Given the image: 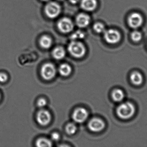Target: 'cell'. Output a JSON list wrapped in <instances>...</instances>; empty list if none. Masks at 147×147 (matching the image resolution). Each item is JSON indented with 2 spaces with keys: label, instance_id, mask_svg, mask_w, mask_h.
Segmentation results:
<instances>
[{
  "label": "cell",
  "instance_id": "6da1fadb",
  "mask_svg": "<svg viewBox=\"0 0 147 147\" xmlns=\"http://www.w3.org/2000/svg\"><path fill=\"white\" fill-rule=\"evenodd\" d=\"M134 105L130 102L120 104L117 109V114L121 119L127 120L132 117L135 113Z\"/></svg>",
  "mask_w": 147,
  "mask_h": 147
},
{
  "label": "cell",
  "instance_id": "7a4b0ae2",
  "mask_svg": "<svg viewBox=\"0 0 147 147\" xmlns=\"http://www.w3.org/2000/svg\"><path fill=\"white\" fill-rule=\"evenodd\" d=\"M68 49L71 55L77 58L84 57L86 52L84 45L81 42L75 40L69 44Z\"/></svg>",
  "mask_w": 147,
  "mask_h": 147
},
{
  "label": "cell",
  "instance_id": "3957f363",
  "mask_svg": "<svg viewBox=\"0 0 147 147\" xmlns=\"http://www.w3.org/2000/svg\"><path fill=\"white\" fill-rule=\"evenodd\" d=\"M144 19L140 13L137 12L131 13L128 16L127 22L129 26L134 29H138L143 23Z\"/></svg>",
  "mask_w": 147,
  "mask_h": 147
},
{
  "label": "cell",
  "instance_id": "277c9868",
  "mask_svg": "<svg viewBox=\"0 0 147 147\" xmlns=\"http://www.w3.org/2000/svg\"><path fill=\"white\" fill-rule=\"evenodd\" d=\"M105 40L108 44L114 45L120 42L121 39V35L118 30L115 29H109L104 33Z\"/></svg>",
  "mask_w": 147,
  "mask_h": 147
},
{
  "label": "cell",
  "instance_id": "5b68a950",
  "mask_svg": "<svg viewBox=\"0 0 147 147\" xmlns=\"http://www.w3.org/2000/svg\"><path fill=\"white\" fill-rule=\"evenodd\" d=\"M45 10L47 17L51 19H54L60 14L61 8L60 5L57 3L51 2L47 4L45 7Z\"/></svg>",
  "mask_w": 147,
  "mask_h": 147
},
{
  "label": "cell",
  "instance_id": "8992f818",
  "mask_svg": "<svg viewBox=\"0 0 147 147\" xmlns=\"http://www.w3.org/2000/svg\"><path fill=\"white\" fill-rule=\"evenodd\" d=\"M56 67L51 63H46L42 66L41 69V75L45 80H50L56 76Z\"/></svg>",
  "mask_w": 147,
  "mask_h": 147
},
{
  "label": "cell",
  "instance_id": "52a82bcc",
  "mask_svg": "<svg viewBox=\"0 0 147 147\" xmlns=\"http://www.w3.org/2000/svg\"><path fill=\"white\" fill-rule=\"evenodd\" d=\"M57 26L60 32L63 33H68L72 31L74 26L70 19L65 17L59 21Z\"/></svg>",
  "mask_w": 147,
  "mask_h": 147
},
{
  "label": "cell",
  "instance_id": "ba28073f",
  "mask_svg": "<svg viewBox=\"0 0 147 147\" xmlns=\"http://www.w3.org/2000/svg\"><path fill=\"white\" fill-rule=\"evenodd\" d=\"M88 117V112L86 109L79 108L74 111L72 118L77 123H81L84 122Z\"/></svg>",
  "mask_w": 147,
  "mask_h": 147
},
{
  "label": "cell",
  "instance_id": "9c48e42d",
  "mask_svg": "<svg viewBox=\"0 0 147 147\" xmlns=\"http://www.w3.org/2000/svg\"><path fill=\"white\" fill-rule=\"evenodd\" d=\"M105 127L104 122L98 118L92 119L88 123V128L90 131L95 133L102 131Z\"/></svg>",
  "mask_w": 147,
  "mask_h": 147
},
{
  "label": "cell",
  "instance_id": "30bf717a",
  "mask_svg": "<svg viewBox=\"0 0 147 147\" xmlns=\"http://www.w3.org/2000/svg\"><path fill=\"white\" fill-rule=\"evenodd\" d=\"M51 120V115L48 110H40L37 114V122L41 126H47L50 123Z\"/></svg>",
  "mask_w": 147,
  "mask_h": 147
},
{
  "label": "cell",
  "instance_id": "8fae6325",
  "mask_svg": "<svg viewBox=\"0 0 147 147\" xmlns=\"http://www.w3.org/2000/svg\"><path fill=\"white\" fill-rule=\"evenodd\" d=\"M90 22V18L88 15L85 14H80L77 16L76 19V24L80 28L87 27Z\"/></svg>",
  "mask_w": 147,
  "mask_h": 147
},
{
  "label": "cell",
  "instance_id": "7c38bea8",
  "mask_svg": "<svg viewBox=\"0 0 147 147\" xmlns=\"http://www.w3.org/2000/svg\"><path fill=\"white\" fill-rule=\"evenodd\" d=\"M97 6L96 0H81L80 6L84 10L92 11L96 9Z\"/></svg>",
  "mask_w": 147,
  "mask_h": 147
},
{
  "label": "cell",
  "instance_id": "4fadbf2b",
  "mask_svg": "<svg viewBox=\"0 0 147 147\" xmlns=\"http://www.w3.org/2000/svg\"><path fill=\"white\" fill-rule=\"evenodd\" d=\"M130 78L132 83L136 85H140L143 82V76L139 72L135 71L132 72Z\"/></svg>",
  "mask_w": 147,
  "mask_h": 147
},
{
  "label": "cell",
  "instance_id": "5bb4252c",
  "mask_svg": "<svg viewBox=\"0 0 147 147\" xmlns=\"http://www.w3.org/2000/svg\"><path fill=\"white\" fill-rule=\"evenodd\" d=\"M53 58L56 60H60L63 59L65 57L66 52L63 47H57L53 49L52 52Z\"/></svg>",
  "mask_w": 147,
  "mask_h": 147
},
{
  "label": "cell",
  "instance_id": "9a60e30c",
  "mask_svg": "<svg viewBox=\"0 0 147 147\" xmlns=\"http://www.w3.org/2000/svg\"><path fill=\"white\" fill-rule=\"evenodd\" d=\"M39 43L42 48L46 49H49L52 45V40L51 37L47 35H43L40 38Z\"/></svg>",
  "mask_w": 147,
  "mask_h": 147
},
{
  "label": "cell",
  "instance_id": "2e32d148",
  "mask_svg": "<svg viewBox=\"0 0 147 147\" xmlns=\"http://www.w3.org/2000/svg\"><path fill=\"white\" fill-rule=\"evenodd\" d=\"M59 73L63 77H68L72 71V69L70 66L68 64H61L59 69Z\"/></svg>",
  "mask_w": 147,
  "mask_h": 147
},
{
  "label": "cell",
  "instance_id": "e0dca14e",
  "mask_svg": "<svg viewBox=\"0 0 147 147\" xmlns=\"http://www.w3.org/2000/svg\"><path fill=\"white\" fill-rule=\"evenodd\" d=\"M111 96L112 98L115 102H120L123 100L125 95L124 92L122 90L120 89H116L113 91Z\"/></svg>",
  "mask_w": 147,
  "mask_h": 147
},
{
  "label": "cell",
  "instance_id": "ac0fdd59",
  "mask_svg": "<svg viewBox=\"0 0 147 147\" xmlns=\"http://www.w3.org/2000/svg\"><path fill=\"white\" fill-rule=\"evenodd\" d=\"M36 145L39 147H50L52 146V143L51 140L47 138H40L36 142Z\"/></svg>",
  "mask_w": 147,
  "mask_h": 147
},
{
  "label": "cell",
  "instance_id": "d6986e66",
  "mask_svg": "<svg viewBox=\"0 0 147 147\" xmlns=\"http://www.w3.org/2000/svg\"><path fill=\"white\" fill-rule=\"evenodd\" d=\"M130 38L134 42H139L142 39V34L141 32L135 29L130 34Z\"/></svg>",
  "mask_w": 147,
  "mask_h": 147
},
{
  "label": "cell",
  "instance_id": "ffe728a7",
  "mask_svg": "<svg viewBox=\"0 0 147 147\" xmlns=\"http://www.w3.org/2000/svg\"><path fill=\"white\" fill-rule=\"evenodd\" d=\"M77 130V126L74 123H69L67 124L65 128V131L68 134L72 135L75 134Z\"/></svg>",
  "mask_w": 147,
  "mask_h": 147
},
{
  "label": "cell",
  "instance_id": "44dd1931",
  "mask_svg": "<svg viewBox=\"0 0 147 147\" xmlns=\"http://www.w3.org/2000/svg\"><path fill=\"white\" fill-rule=\"evenodd\" d=\"M93 28L94 31L97 33H102L105 31V27L102 23L98 22L93 25Z\"/></svg>",
  "mask_w": 147,
  "mask_h": 147
},
{
  "label": "cell",
  "instance_id": "7402d4cb",
  "mask_svg": "<svg viewBox=\"0 0 147 147\" xmlns=\"http://www.w3.org/2000/svg\"><path fill=\"white\" fill-rule=\"evenodd\" d=\"M85 34L82 31H78L75 32L71 35V39L72 40H76L78 39H83L85 37Z\"/></svg>",
  "mask_w": 147,
  "mask_h": 147
},
{
  "label": "cell",
  "instance_id": "603a6c76",
  "mask_svg": "<svg viewBox=\"0 0 147 147\" xmlns=\"http://www.w3.org/2000/svg\"><path fill=\"white\" fill-rule=\"evenodd\" d=\"M47 104L46 100L45 98H40L39 100L38 101L37 104H38V107L40 108H43L46 106Z\"/></svg>",
  "mask_w": 147,
  "mask_h": 147
},
{
  "label": "cell",
  "instance_id": "cb8c5ba5",
  "mask_svg": "<svg viewBox=\"0 0 147 147\" xmlns=\"http://www.w3.org/2000/svg\"><path fill=\"white\" fill-rule=\"evenodd\" d=\"M8 79V76L6 73L0 72V82L2 83H5Z\"/></svg>",
  "mask_w": 147,
  "mask_h": 147
},
{
  "label": "cell",
  "instance_id": "d4e9b609",
  "mask_svg": "<svg viewBox=\"0 0 147 147\" xmlns=\"http://www.w3.org/2000/svg\"><path fill=\"white\" fill-rule=\"evenodd\" d=\"M51 138L53 141H58L60 139V135L58 133H54L52 134Z\"/></svg>",
  "mask_w": 147,
  "mask_h": 147
},
{
  "label": "cell",
  "instance_id": "484cf974",
  "mask_svg": "<svg viewBox=\"0 0 147 147\" xmlns=\"http://www.w3.org/2000/svg\"><path fill=\"white\" fill-rule=\"evenodd\" d=\"M69 1L72 4H75L78 3L80 0H69Z\"/></svg>",
  "mask_w": 147,
  "mask_h": 147
},
{
  "label": "cell",
  "instance_id": "4316f807",
  "mask_svg": "<svg viewBox=\"0 0 147 147\" xmlns=\"http://www.w3.org/2000/svg\"><path fill=\"white\" fill-rule=\"evenodd\" d=\"M42 1H48L49 0H42Z\"/></svg>",
  "mask_w": 147,
  "mask_h": 147
},
{
  "label": "cell",
  "instance_id": "83f0119b",
  "mask_svg": "<svg viewBox=\"0 0 147 147\" xmlns=\"http://www.w3.org/2000/svg\"><path fill=\"white\" fill-rule=\"evenodd\" d=\"M59 1H64V0H58Z\"/></svg>",
  "mask_w": 147,
  "mask_h": 147
},
{
  "label": "cell",
  "instance_id": "f1b7e54d",
  "mask_svg": "<svg viewBox=\"0 0 147 147\" xmlns=\"http://www.w3.org/2000/svg\"><path fill=\"white\" fill-rule=\"evenodd\" d=\"M1 94H0V100H1Z\"/></svg>",
  "mask_w": 147,
  "mask_h": 147
}]
</instances>
